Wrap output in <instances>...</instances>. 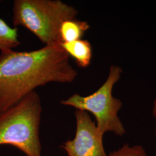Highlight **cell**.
Returning <instances> with one entry per match:
<instances>
[{
	"label": "cell",
	"instance_id": "cell-6",
	"mask_svg": "<svg viewBox=\"0 0 156 156\" xmlns=\"http://www.w3.org/2000/svg\"><path fill=\"white\" fill-rule=\"evenodd\" d=\"M62 48L75 60L78 66L87 68L92 58V47L87 40L79 39L69 42H62Z\"/></svg>",
	"mask_w": 156,
	"mask_h": 156
},
{
	"label": "cell",
	"instance_id": "cell-5",
	"mask_svg": "<svg viewBox=\"0 0 156 156\" xmlns=\"http://www.w3.org/2000/svg\"><path fill=\"white\" fill-rule=\"evenodd\" d=\"M75 116L76 122L75 138L62 146L68 156H107L103 145V135L98 132L88 112L76 109Z\"/></svg>",
	"mask_w": 156,
	"mask_h": 156
},
{
	"label": "cell",
	"instance_id": "cell-8",
	"mask_svg": "<svg viewBox=\"0 0 156 156\" xmlns=\"http://www.w3.org/2000/svg\"><path fill=\"white\" fill-rule=\"evenodd\" d=\"M20 45L18 38V28L11 27L0 18V51L1 53L13 50Z\"/></svg>",
	"mask_w": 156,
	"mask_h": 156
},
{
	"label": "cell",
	"instance_id": "cell-7",
	"mask_svg": "<svg viewBox=\"0 0 156 156\" xmlns=\"http://www.w3.org/2000/svg\"><path fill=\"white\" fill-rule=\"evenodd\" d=\"M90 28L89 23L76 19L68 20L62 23L60 35L62 43L81 39L84 33Z\"/></svg>",
	"mask_w": 156,
	"mask_h": 156
},
{
	"label": "cell",
	"instance_id": "cell-10",
	"mask_svg": "<svg viewBox=\"0 0 156 156\" xmlns=\"http://www.w3.org/2000/svg\"><path fill=\"white\" fill-rule=\"evenodd\" d=\"M153 114L154 117H155L156 120V100L154 101V105H153Z\"/></svg>",
	"mask_w": 156,
	"mask_h": 156
},
{
	"label": "cell",
	"instance_id": "cell-3",
	"mask_svg": "<svg viewBox=\"0 0 156 156\" xmlns=\"http://www.w3.org/2000/svg\"><path fill=\"white\" fill-rule=\"evenodd\" d=\"M78 11L60 0H15L13 23L34 34L45 45L62 43V23L76 19Z\"/></svg>",
	"mask_w": 156,
	"mask_h": 156
},
{
	"label": "cell",
	"instance_id": "cell-2",
	"mask_svg": "<svg viewBox=\"0 0 156 156\" xmlns=\"http://www.w3.org/2000/svg\"><path fill=\"white\" fill-rule=\"evenodd\" d=\"M42 111L40 97L33 91L0 113V145H11L27 156H41Z\"/></svg>",
	"mask_w": 156,
	"mask_h": 156
},
{
	"label": "cell",
	"instance_id": "cell-4",
	"mask_svg": "<svg viewBox=\"0 0 156 156\" xmlns=\"http://www.w3.org/2000/svg\"><path fill=\"white\" fill-rule=\"evenodd\" d=\"M122 73L120 67L112 66L105 82L94 93L85 97L76 93L67 100L61 101V104L91 113L96 119L98 131L102 135L106 132H112L118 136H123L126 131L117 115L123 104L112 95L113 86L119 80Z\"/></svg>",
	"mask_w": 156,
	"mask_h": 156
},
{
	"label": "cell",
	"instance_id": "cell-1",
	"mask_svg": "<svg viewBox=\"0 0 156 156\" xmlns=\"http://www.w3.org/2000/svg\"><path fill=\"white\" fill-rule=\"evenodd\" d=\"M62 43L38 50L0 55V113L16 104L40 86L72 83L78 75Z\"/></svg>",
	"mask_w": 156,
	"mask_h": 156
},
{
	"label": "cell",
	"instance_id": "cell-11",
	"mask_svg": "<svg viewBox=\"0 0 156 156\" xmlns=\"http://www.w3.org/2000/svg\"></svg>",
	"mask_w": 156,
	"mask_h": 156
},
{
	"label": "cell",
	"instance_id": "cell-9",
	"mask_svg": "<svg viewBox=\"0 0 156 156\" xmlns=\"http://www.w3.org/2000/svg\"><path fill=\"white\" fill-rule=\"evenodd\" d=\"M107 156H147V154L142 146L126 144L116 151H113Z\"/></svg>",
	"mask_w": 156,
	"mask_h": 156
}]
</instances>
